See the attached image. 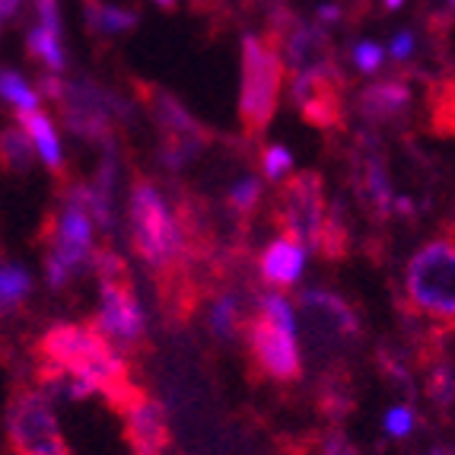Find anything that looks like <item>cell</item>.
<instances>
[{"label": "cell", "mask_w": 455, "mask_h": 455, "mask_svg": "<svg viewBox=\"0 0 455 455\" xmlns=\"http://www.w3.org/2000/svg\"><path fill=\"white\" fill-rule=\"evenodd\" d=\"M38 354H42V363H52L90 382L118 414H124L131 404L144 398V392L131 379L128 360H122V354L96 331L92 322L90 325H70V322L52 325L38 341Z\"/></svg>", "instance_id": "6da1fadb"}, {"label": "cell", "mask_w": 455, "mask_h": 455, "mask_svg": "<svg viewBox=\"0 0 455 455\" xmlns=\"http://www.w3.org/2000/svg\"><path fill=\"white\" fill-rule=\"evenodd\" d=\"M131 249L166 287H182V261H185V229L179 217L169 211L166 197L150 179H137L131 188Z\"/></svg>", "instance_id": "7a4b0ae2"}, {"label": "cell", "mask_w": 455, "mask_h": 455, "mask_svg": "<svg viewBox=\"0 0 455 455\" xmlns=\"http://www.w3.org/2000/svg\"><path fill=\"white\" fill-rule=\"evenodd\" d=\"M92 267L99 274V319L92 322L96 331L112 344L118 354L122 350H134L144 344L147 322L140 299L131 283L128 261L115 251H92Z\"/></svg>", "instance_id": "3957f363"}, {"label": "cell", "mask_w": 455, "mask_h": 455, "mask_svg": "<svg viewBox=\"0 0 455 455\" xmlns=\"http://www.w3.org/2000/svg\"><path fill=\"white\" fill-rule=\"evenodd\" d=\"M283 52L274 36L243 38V92H239V122L249 137H259L271 124L281 106L283 90Z\"/></svg>", "instance_id": "277c9868"}, {"label": "cell", "mask_w": 455, "mask_h": 455, "mask_svg": "<svg viewBox=\"0 0 455 455\" xmlns=\"http://www.w3.org/2000/svg\"><path fill=\"white\" fill-rule=\"evenodd\" d=\"M408 296L420 312L452 328L455 315V245L452 233L430 239L408 265Z\"/></svg>", "instance_id": "5b68a950"}, {"label": "cell", "mask_w": 455, "mask_h": 455, "mask_svg": "<svg viewBox=\"0 0 455 455\" xmlns=\"http://www.w3.org/2000/svg\"><path fill=\"white\" fill-rule=\"evenodd\" d=\"M137 92L144 99V106L150 108L153 122L163 131V144H160V160L166 169L179 172L185 169L197 153L211 144V134L197 118H191L185 112V106L175 96H169L160 86H150L144 80H137Z\"/></svg>", "instance_id": "8992f818"}, {"label": "cell", "mask_w": 455, "mask_h": 455, "mask_svg": "<svg viewBox=\"0 0 455 455\" xmlns=\"http://www.w3.org/2000/svg\"><path fill=\"white\" fill-rule=\"evenodd\" d=\"M7 436L13 455H70L48 395L20 388L7 408Z\"/></svg>", "instance_id": "52a82bcc"}, {"label": "cell", "mask_w": 455, "mask_h": 455, "mask_svg": "<svg viewBox=\"0 0 455 455\" xmlns=\"http://www.w3.org/2000/svg\"><path fill=\"white\" fill-rule=\"evenodd\" d=\"M61 118L74 134L90 137L106 144L112 140V118H131V106L124 99H118L115 92L102 90L92 80H74L64 84L61 99Z\"/></svg>", "instance_id": "ba28073f"}, {"label": "cell", "mask_w": 455, "mask_h": 455, "mask_svg": "<svg viewBox=\"0 0 455 455\" xmlns=\"http://www.w3.org/2000/svg\"><path fill=\"white\" fill-rule=\"evenodd\" d=\"M322 217H325L322 175L299 172V175H293V179H287V185H283L281 195H277V207H274V220L281 227L283 239L315 249Z\"/></svg>", "instance_id": "9c48e42d"}, {"label": "cell", "mask_w": 455, "mask_h": 455, "mask_svg": "<svg viewBox=\"0 0 455 455\" xmlns=\"http://www.w3.org/2000/svg\"><path fill=\"white\" fill-rule=\"evenodd\" d=\"M245 344H249L251 360L259 363V370L265 372L267 379L296 382L303 376V360H299L296 338L281 331L277 325H271L265 315L245 322Z\"/></svg>", "instance_id": "30bf717a"}, {"label": "cell", "mask_w": 455, "mask_h": 455, "mask_svg": "<svg viewBox=\"0 0 455 455\" xmlns=\"http://www.w3.org/2000/svg\"><path fill=\"white\" fill-rule=\"evenodd\" d=\"M341 90V70H334V74H293V80H290V96L299 106L303 118L322 131H334L344 122Z\"/></svg>", "instance_id": "8fae6325"}, {"label": "cell", "mask_w": 455, "mask_h": 455, "mask_svg": "<svg viewBox=\"0 0 455 455\" xmlns=\"http://www.w3.org/2000/svg\"><path fill=\"white\" fill-rule=\"evenodd\" d=\"M52 251L70 267V274L84 271L92 261V220L84 207V185L70 188L61 220H58V229H54Z\"/></svg>", "instance_id": "7c38bea8"}, {"label": "cell", "mask_w": 455, "mask_h": 455, "mask_svg": "<svg viewBox=\"0 0 455 455\" xmlns=\"http://www.w3.org/2000/svg\"><path fill=\"white\" fill-rule=\"evenodd\" d=\"M281 52H287L283 68H290V74H334L338 70L331 38L319 26L293 23L281 38Z\"/></svg>", "instance_id": "4fadbf2b"}, {"label": "cell", "mask_w": 455, "mask_h": 455, "mask_svg": "<svg viewBox=\"0 0 455 455\" xmlns=\"http://www.w3.org/2000/svg\"><path fill=\"white\" fill-rule=\"evenodd\" d=\"M124 436L134 455H163L169 446L166 411L150 398H140L124 411Z\"/></svg>", "instance_id": "5bb4252c"}, {"label": "cell", "mask_w": 455, "mask_h": 455, "mask_svg": "<svg viewBox=\"0 0 455 455\" xmlns=\"http://www.w3.org/2000/svg\"><path fill=\"white\" fill-rule=\"evenodd\" d=\"M303 306L309 322L319 325V334H328V338H357L360 334V319L357 312L344 303L341 296L328 293V290H312V293H303Z\"/></svg>", "instance_id": "9a60e30c"}, {"label": "cell", "mask_w": 455, "mask_h": 455, "mask_svg": "<svg viewBox=\"0 0 455 455\" xmlns=\"http://www.w3.org/2000/svg\"><path fill=\"white\" fill-rule=\"evenodd\" d=\"M411 106V86L404 80H382V84H370L357 99V108L370 122H392L398 115H404Z\"/></svg>", "instance_id": "2e32d148"}, {"label": "cell", "mask_w": 455, "mask_h": 455, "mask_svg": "<svg viewBox=\"0 0 455 455\" xmlns=\"http://www.w3.org/2000/svg\"><path fill=\"white\" fill-rule=\"evenodd\" d=\"M306 265L303 245L290 243V239H277L265 249L261 255V277L274 287H290V283L299 281Z\"/></svg>", "instance_id": "e0dca14e"}, {"label": "cell", "mask_w": 455, "mask_h": 455, "mask_svg": "<svg viewBox=\"0 0 455 455\" xmlns=\"http://www.w3.org/2000/svg\"><path fill=\"white\" fill-rule=\"evenodd\" d=\"M20 128L29 134L32 147H36V153L42 156V163H45L54 175H61L64 172V150H61V137H58V131H54L52 118H48L42 108L20 112Z\"/></svg>", "instance_id": "ac0fdd59"}, {"label": "cell", "mask_w": 455, "mask_h": 455, "mask_svg": "<svg viewBox=\"0 0 455 455\" xmlns=\"http://www.w3.org/2000/svg\"><path fill=\"white\" fill-rule=\"evenodd\" d=\"M315 249L331 261L347 259L350 251V227H347V213H344V204H331L328 217H322V229H319V243Z\"/></svg>", "instance_id": "d6986e66"}, {"label": "cell", "mask_w": 455, "mask_h": 455, "mask_svg": "<svg viewBox=\"0 0 455 455\" xmlns=\"http://www.w3.org/2000/svg\"><path fill=\"white\" fill-rule=\"evenodd\" d=\"M137 20H140L137 10L112 7V4H102V0H86V26L92 32H102V36L128 32L137 26Z\"/></svg>", "instance_id": "ffe728a7"}, {"label": "cell", "mask_w": 455, "mask_h": 455, "mask_svg": "<svg viewBox=\"0 0 455 455\" xmlns=\"http://www.w3.org/2000/svg\"><path fill=\"white\" fill-rule=\"evenodd\" d=\"M36 163V147L23 128L0 131V169L7 172H29Z\"/></svg>", "instance_id": "44dd1931"}, {"label": "cell", "mask_w": 455, "mask_h": 455, "mask_svg": "<svg viewBox=\"0 0 455 455\" xmlns=\"http://www.w3.org/2000/svg\"><path fill=\"white\" fill-rule=\"evenodd\" d=\"M26 48H29L32 58L45 64L52 74H61V70L68 68V52H64L61 36H54V32L42 29V26H32V29H29Z\"/></svg>", "instance_id": "7402d4cb"}, {"label": "cell", "mask_w": 455, "mask_h": 455, "mask_svg": "<svg viewBox=\"0 0 455 455\" xmlns=\"http://www.w3.org/2000/svg\"><path fill=\"white\" fill-rule=\"evenodd\" d=\"M363 191L370 197V204L376 207L379 213H388L392 211V185H388V172L376 156H370L363 166Z\"/></svg>", "instance_id": "603a6c76"}, {"label": "cell", "mask_w": 455, "mask_h": 455, "mask_svg": "<svg viewBox=\"0 0 455 455\" xmlns=\"http://www.w3.org/2000/svg\"><path fill=\"white\" fill-rule=\"evenodd\" d=\"M32 290V277L20 265H0V312H10L23 303Z\"/></svg>", "instance_id": "cb8c5ba5"}, {"label": "cell", "mask_w": 455, "mask_h": 455, "mask_svg": "<svg viewBox=\"0 0 455 455\" xmlns=\"http://www.w3.org/2000/svg\"><path fill=\"white\" fill-rule=\"evenodd\" d=\"M0 99L10 102L16 112H32V108H38V99L42 96L16 70H0Z\"/></svg>", "instance_id": "d4e9b609"}, {"label": "cell", "mask_w": 455, "mask_h": 455, "mask_svg": "<svg viewBox=\"0 0 455 455\" xmlns=\"http://www.w3.org/2000/svg\"><path fill=\"white\" fill-rule=\"evenodd\" d=\"M261 315H265L271 325H277L281 331H287V334H293L296 338V319H293V306L283 299V296H277V293H267V296H261Z\"/></svg>", "instance_id": "484cf974"}, {"label": "cell", "mask_w": 455, "mask_h": 455, "mask_svg": "<svg viewBox=\"0 0 455 455\" xmlns=\"http://www.w3.org/2000/svg\"><path fill=\"white\" fill-rule=\"evenodd\" d=\"M455 376H452V360H443L430 376V398L440 404L443 411L452 408V398H455V388H452Z\"/></svg>", "instance_id": "4316f807"}, {"label": "cell", "mask_w": 455, "mask_h": 455, "mask_svg": "<svg viewBox=\"0 0 455 455\" xmlns=\"http://www.w3.org/2000/svg\"><path fill=\"white\" fill-rule=\"evenodd\" d=\"M235 319H239V306H235V296L233 293H223L220 299L211 306V325H213V331L220 334V338H227V334H233Z\"/></svg>", "instance_id": "83f0119b"}, {"label": "cell", "mask_w": 455, "mask_h": 455, "mask_svg": "<svg viewBox=\"0 0 455 455\" xmlns=\"http://www.w3.org/2000/svg\"><path fill=\"white\" fill-rule=\"evenodd\" d=\"M261 197V182L259 179H243V182H235L229 188V207L239 213H251L255 204H259Z\"/></svg>", "instance_id": "f1b7e54d"}, {"label": "cell", "mask_w": 455, "mask_h": 455, "mask_svg": "<svg viewBox=\"0 0 455 455\" xmlns=\"http://www.w3.org/2000/svg\"><path fill=\"white\" fill-rule=\"evenodd\" d=\"M290 166H293V153H290L287 147H267L265 156H261V169H265V179H271V182L283 179V175L290 172Z\"/></svg>", "instance_id": "f546056e"}, {"label": "cell", "mask_w": 455, "mask_h": 455, "mask_svg": "<svg viewBox=\"0 0 455 455\" xmlns=\"http://www.w3.org/2000/svg\"><path fill=\"white\" fill-rule=\"evenodd\" d=\"M354 64L363 74H376L386 64V48L376 45V42H360V45H354Z\"/></svg>", "instance_id": "4dcf8cb0"}, {"label": "cell", "mask_w": 455, "mask_h": 455, "mask_svg": "<svg viewBox=\"0 0 455 455\" xmlns=\"http://www.w3.org/2000/svg\"><path fill=\"white\" fill-rule=\"evenodd\" d=\"M414 430V411L411 408H392L386 414V433L388 436H408Z\"/></svg>", "instance_id": "1f68e13d"}, {"label": "cell", "mask_w": 455, "mask_h": 455, "mask_svg": "<svg viewBox=\"0 0 455 455\" xmlns=\"http://www.w3.org/2000/svg\"><path fill=\"white\" fill-rule=\"evenodd\" d=\"M36 10H38V23L36 26L54 32V36H61V13H58V0H36Z\"/></svg>", "instance_id": "d6a6232c"}, {"label": "cell", "mask_w": 455, "mask_h": 455, "mask_svg": "<svg viewBox=\"0 0 455 455\" xmlns=\"http://www.w3.org/2000/svg\"><path fill=\"white\" fill-rule=\"evenodd\" d=\"M45 274H48V283H52L54 290L68 287V281L74 277V274H70V267L64 265V261L58 259L54 251H48V259H45Z\"/></svg>", "instance_id": "836d02e7"}, {"label": "cell", "mask_w": 455, "mask_h": 455, "mask_svg": "<svg viewBox=\"0 0 455 455\" xmlns=\"http://www.w3.org/2000/svg\"><path fill=\"white\" fill-rule=\"evenodd\" d=\"M322 455H360V452L344 433H328L325 443H322Z\"/></svg>", "instance_id": "e575fe53"}, {"label": "cell", "mask_w": 455, "mask_h": 455, "mask_svg": "<svg viewBox=\"0 0 455 455\" xmlns=\"http://www.w3.org/2000/svg\"><path fill=\"white\" fill-rule=\"evenodd\" d=\"M382 370H386V376H392L395 382L402 388L411 386V372L404 370V363L398 357H392V354H382Z\"/></svg>", "instance_id": "d590c367"}, {"label": "cell", "mask_w": 455, "mask_h": 455, "mask_svg": "<svg viewBox=\"0 0 455 455\" xmlns=\"http://www.w3.org/2000/svg\"><path fill=\"white\" fill-rule=\"evenodd\" d=\"M388 54L398 58V61L411 58V54H414V36H411V32H398V36L392 38V45H388Z\"/></svg>", "instance_id": "8d00e7d4"}, {"label": "cell", "mask_w": 455, "mask_h": 455, "mask_svg": "<svg viewBox=\"0 0 455 455\" xmlns=\"http://www.w3.org/2000/svg\"><path fill=\"white\" fill-rule=\"evenodd\" d=\"M319 20H322V23H334V20H341V7H331V4H325V7L319 10Z\"/></svg>", "instance_id": "74e56055"}, {"label": "cell", "mask_w": 455, "mask_h": 455, "mask_svg": "<svg viewBox=\"0 0 455 455\" xmlns=\"http://www.w3.org/2000/svg\"><path fill=\"white\" fill-rule=\"evenodd\" d=\"M20 4H23V0H0V13H4V16H13L16 10H20Z\"/></svg>", "instance_id": "f35d334b"}, {"label": "cell", "mask_w": 455, "mask_h": 455, "mask_svg": "<svg viewBox=\"0 0 455 455\" xmlns=\"http://www.w3.org/2000/svg\"><path fill=\"white\" fill-rule=\"evenodd\" d=\"M402 4H404V0H386V7H388V10H398Z\"/></svg>", "instance_id": "ab89813d"}, {"label": "cell", "mask_w": 455, "mask_h": 455, "mask_svg": "<svg viewBox=\"0 0 455 455\" xmlns=\"http://www.w3.org/2000/svg\"><path fill=\"white\" fill-rule=\"evenodd\" d=\"M430 455H452V452H449V449L446 446H436V449H433V452Z\"/></svg>", "instance_id": "60d3db41"}, {"label": "cell", "mask_w": 455, "mask_h": 455, "mask_svg": "<svg viewBox=\"0 0 455 455\" xmlns=\"http://www.w3.org/2000/svg\"><path fill=\"white\" fill-rule=\"evenodd\" d=\"M156 4H160V7H166V10L175 7V0H156Z\"/></svg>", "instance_id": "b9f144b4"}, {"label": "cell", "mask_w": 455, "mask_h": 455, "mask_svg": "<svg viewBox=\"0 0 455 455\" xmlns=\"http://www.w3.org/2000/svg\"><path fill=\"white\" fill-rule=\"evenodd\" d=\"M0 20H4V13H0Z\"/></svg>", "instance_id": "7bdbcfd3"}]
</instances>
